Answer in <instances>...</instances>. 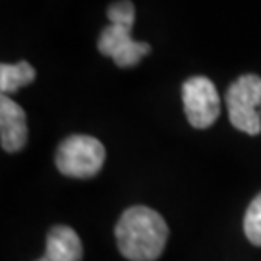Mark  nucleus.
I'll return each instance as SVG.
<instances>
[{"instance_id":"f257e3e1","label":"nucleus","mask_w":261,"mask_h":261,"mask_svg":"<svg viewBox=\"0 0 261 261\" xmlns=\"http://www.w3.org/2000/svg\"><path fill=\"white\" fill-rule=\"evenodd\" d=\"M118 250L128 261H155L168 240L167 221L145 205L128 207L114 228Z\"/></svg>"},{"instance_id":"f03ea898","label":"nucleus","mask_w":261,"mask_h":261,"mask_svg":"<svg viewBox=\"0 0 261 261\" xmlns=\"http://www.w3.org/2000/svg\"><path fill=\"white\" fill-rule=\"evenodd\" d=\"M107 151L97 138L75 134L66 138L56 149V168L70 178H91L103 168Z\"/></svg>"},{"instance_id":"7ed1b4c3","label":"nucleus","mask_w":261,"mask_h":261,"mask_svg":"<svg viewBox=\"0 0 261 261\" xmlns=\"http://www.w3.org/2000/svg\"><path fill=\"white\" fill-rule=\"evenodd\" d=\"M228 118L236 130L248 136L261 132V77L246 74L238 77L226 91Z\"/></svg>"},{"instance_id":"20e7f679","label":"nucleus","mask_w":261,"mask_h":261,"mask_svg":"<svg viewBox=\"0 0 261 261\" xmlns=\"http://www.w3.org/2000/svg\"><path fill=\"white\" fill-rule=\"evenodd\" d=\"M182 103L188 122L203 130L213 126L221 114V97L209 77L196 75L182 85Z\"/></svg>"},{"instance_id":"39448f33","label":"nucleus","mask_w":261,"mask_h":261,"mask_svg":"<svg viewBox=\"0 0 261 261\" xmlns=\"http://www.w3.org/2000/svg\"><path fill=\"white\" fill-rule=\"evenodd\" d=\"M132 28L126 25H114L111 23L103 33L99 35L97 48L105 56H111L114 64L120 68H130L140 62L143 56L151 50L147 43H138L130 37Z\"/></svg>"},{"instance_id":"423d86ee","label":"nucleus","mask_w":261,"mask_h":261,"mask_svg":"<svg viewBox=\"0 0 261 261\" xmlns=\"http://www.w3.org/2000/svg\"><path fill=\"white\" fill-rule=\"evenodd\" d=\"M0 143L8 153L23 149L28 143V120L25 112L18 103L2 95L0 99Z\"/></svg>"},{"instance_id":"0eeeda50","label":"nucleus","mask_w":261,"mask_h":261,"mask_svg":"<svg viewBox=\"0 0 261 261\" xmlns=\"http://www.w3.org/2000/svg\"><path fill=\"white\" fill-rule=\"evenodd\" d=\"M45 255L50 261H82L84 259V246L74 228L53 226L47 234Z\"/></svg>"},{"instance_id":"6e6552de","label":"nucleus","mask_w":261,"mask_h":261,"mask_svg":"<svg viewBox=\"0 0 261 261\" xmlns=\"http://www.w3.org/2000/svg\"><path fill=\"white\" fill-rule=\"evenodd\" d=\"M35 80V68L29 62H18V64H2L0 66V91L8 95L18 91L19 87L31 84Z\"/></svg>"},{"instance_id":"1a4fd4ad","label":"nucleus","mask_w":261,"mask_h":261,"mask_svg":"<svg viewBox=\"0 0 261 261\" xmlns=\"http://www.w3.org/2000/svg\"><path fill=\"white\" fill-rule=\"evenodd\" d=\"M244 232L253 246H261V194L252 199L244 217Z\"/></svg>"},{"instance_id":"9d476101","label":"nucleus","mask_w":261,"mask_h":261,"mask_svg":"<svg viewBox=\"0 0 261 261\" xmlns=\"http://www.w3.org/2000/svg\"><path fill=\"white\" fill-rule=\"evenodd\" d=\"M134 18H136V10H134V4L128 2V0H122V2H116L109 8V19L114 25H126V28H132L134 25Z\"/></svg>"},{"instance_id":"9b49d317","label":"nucleus","mask_w":261,"mask_h":261,"mask_svg":"<svg viewBox=\"0 0 261 261\" xmlns=\"http://www.w3.org/2000/svg\"><path fill=\"white\" fill-rule=\"evenodd\" d=\"M37 261H50V259H48L47 255H43V257H41V259H37Z\"/></svg>"}]
</instances>
